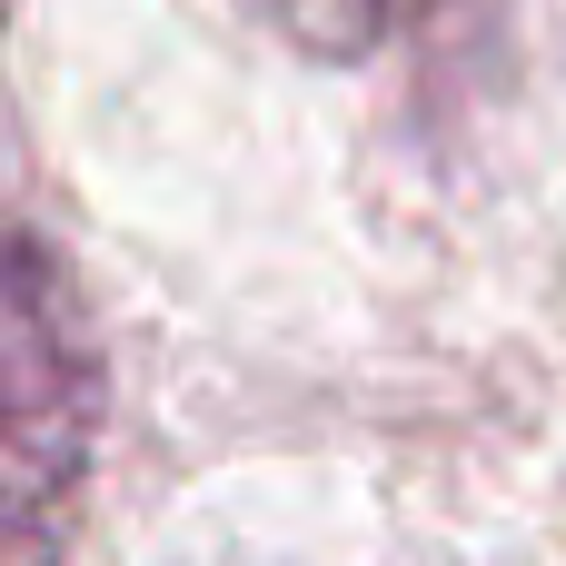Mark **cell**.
Listing matches in <instances>:
<instances>
[{"mask_svg":"<svg viewBox=\"0 0 566 566\" xmlns=\"http://www.w3.org/2000/svg\"><path fill=\"white\" fill-rule=\"evenodd\" d=\"M99 448V328L70 259L0 219V566H60Z\"/></svg>","mask_w":566,"mask_h":566,"instance_id":"obj_1","label":"cell"},{"mask_svg":"<svg viewBox=\"0 0 566 566\" xmlns=\"http://www.w3.org/2000/svg\"><path fill=\"white\" fill-rule=\"evenodd\" d=\"M0 20H10V0H0Z\"/></svg>","mask_w":566,"mask_h":566,"instance_id":"obj_3","label":"cell"},{"mask_svg":"<svg viewBox=\"0 0 566 566\" xmlns=\"http://www.w3.org/2000/svg\"><path fill=\"white\" fill-rule=\"evenodd\" d=\"M298 50H328V60H358L388 20H398V0H259Z\"/></svg>","mask_w":566,"mask_h":566,"instance_id":"obj_2","label":"cell"}]
</instances>
